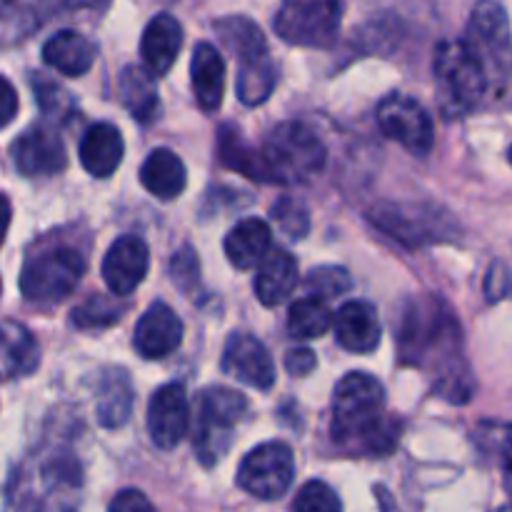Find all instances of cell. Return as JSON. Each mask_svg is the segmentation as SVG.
<instances>
[{"label":"cell","mask_w":512,"mask_h":512,"mask_svg":"<svg viewBox=\"0 0 512 512\" xmlns=\"http://www.w3.org/2000/svg\"><path fill=\"white\" fill-rule=\"evenodd\" d=\"M368 215L370 223L405 245L435 243L448 235V218H440V210H425L423 205L383 203Z\"/></svg>","instance_id":"obj_13"},{"label":"cell","mask_w":512,"mask_h":512,"mask_svg":"<svg viewBox=\"0 0 512 512\" xmlns=\"http://www.w3.org/2000/svg\"><path fill=\"white\" fill-rule=\"evenodd\" d=\"M378 125L385 133V138L395 140V143L403 145L408 153L418 155V158H423V155H428L433 150V118L410 95H388L378 105Z\"/></svg>","instance_id":"obj_12"},{"label":"cell","mask_w":512,"mask_h":512,"mask_svg":"<svg viewBox=\"0 0 512 512\" xmlns=\"http://www.w3.org/2000/svg\"><path fill=\"white\" fill-rule=\"evenodd\" d=\"M130 410H133V388H130V378L125 370H108L103 378L98 393V405L95 413L103 428H120L128 423Z\"/></svg>","instance_id":"obj_29"},{"label":"cell","mask_w":512,"mask_h":512,"mask_svg":"<svg viewBox=\"0 0 512 512\" xmlns=\"http://www.w3.org/2000/svg\"><path fill=\"white\" fill-rule=\"evenodd\" d=\"M85 275V258L75 248L58 245L35 255L25 263L20 275V290L25 300L38 305H53L68 298Z\"/></svg>","instance_id":"obj_9"},{"label":"cell","mask_w":512,"mask_h":512,"mask_svg":"<svg viewBox=\"0 0 512 512\" xmlns=\"http://www.w3.org/2000/svg\"><path fill=\"white\" fill-rule=\"evenodd\" d=\"M333 323L335 315L330 313L328 300L315 298V295L295 300L288 310V330L298 340L320 338V335L328 333Z\"/></svg>","instance_id":"obj_31"},{"label":"cell","mask_w":512,"mask_h":512,"mask_svg":"<svg viewBox=\"0 0 512 512\" xmlns=\"http://www.w3.org/2000/svg\"><path fill=\"white\" fill-rule=\"evenodd\" d=\"M10 218H13V208H10V200L0 193V245H3L5 233L10 228Z\"/></svg>","instance_id":"obj_43"},{"label":"cell","mask_w":512,"mask_h":512,"mask_svg":"<svg viewBox=\"0 0 512 512\" xmlns=\"http://www.w3.org/2000/svg\"><path fill=\"white\" fill-rule=\"evenodd\" d=\"M108 512H155V508L140 490L128 488L115 495Z\"/></svg>","instance_id":"obj_39"},{"label":"cell","mask_w":512,"mask_h":512,"mask_svg":"<svg viewBox=\"0 0 512 512\" xmlns=\"http://www.w3.org/2000/svg\"><path fill=\"white\" fill-rule=\"evenodd\" d=\"M170 275H173L175 285H178L180 290H185V293L198 288L200 263H198V255L193 253L190 245H185V248H180L178 253L173 255V260H170Z\"/></svg>","instance_id":"obj_37"},{"label":"cell","mask_w":512,"mask_h":512,"mask_svg":"<svg viewBox=\"0 0 512 512\" xmlns=\"http://www.w3.org/2000/svg\"><path fill=\"white\" fill-rule=\"evenodd\" d=\"M180 48H183V25L168 13L155 15L140 40V55H143L145 68L153 75H165L173 68Z\"/></svg>","instance_id":"obj_20"},{"label":"cell","mask_w":512,"mask_h":512,"mask_svg":"<svg viewBox=\"0 0 512 512\" xmlns=\"http://www.w3.org/2000/svg\"><path fill=\"white\" fill-rule=\"evenodd\" d=\"M190 430L188 393L180 383L158 388L148 405V433L153 443L163 450H173L183 443Z\"/></svg>","instance_id":"obj_14"},{"label":"cell","mask_w":512,"mask_h":512,"mask_svg":"<svg viewBox=\"0 0 512 512\" xmlns=\"http://www.w3.org/2000/svg\"><path fill=\"white\" fill-rule=\"evenodd\" d=\"M333 440L353 453L390 455L400 425L385 413V388L370 373H348L333 393Z\"/></svg>","instance_id":"obj_1"},{"label":"cell","mask_w":512,"mask_h":512,"mask_svg":"<svg viewBox=\"0 0 512 512\" xmlns=\"http://www.w3.org/2000/svg\"><path fill=\"white\" fill-rule=\"evenodd\" d=\"M398 348L403 363L438 368L440 375L445 373L443 368L448 363L450 373L458 375L455 380L460 388L470 393L468 370L460 360V325L440 300H415L410 305L400 325Z\"/></svg>","instance_id":"obj_2"},{"label":"cell","mask_w":512,"mask_h":512,"mask_svg":"<svg viewBox=\"0 0 512 512\" xmlns=\"http://www.w3.org/2000/svg\"><path fill=\"white\" fill-rule=\"evenodd\" d=\"M343 20V0H285L275 15V33L290 45L330 48Z\"/></svg>","instance_id":"obj_10"},{"label":"cell","mask_w":512,"mask_h":512,"mask_svg":"<svg viewBox=\"0 0 512 512\" xmlns=\"http://www.w3.org/2000/svg\"><path fill=\"white\" fill-rule=\"evenodd\" d=\"M140 180L150 195L160 200H173L185 190L188 170L178 153H173L170 148H158L145 158L143 168H140Z\"/></svg>","instance_id":"obj_26"},{"label":"cell","mask_w":512,"mask_h":512,"mask_svg":"<svg viewBox=\"0 0 512 512\" xmlns=\"http://www.w3.org/2000/svg\"><path fill=\"white\" fill-rule=\"evenodd\" d=\"M315 365H318V358H315L313 350L308 348H293L285 355V370H288L293 378H305V375L313 373Z\"/></svg>","instance_id":"obj_40"},{"label":"cell","mask_w":512,"mask_h":512,"mask_svg":"<svg viewBox=\"0 0 512 512\" xmlns=\"http://www.w3.org/2000/svg\"><path fill=\"white\" fill-rule=\"evenodd\" d=\"M215 30L225 48L240 60L238 98L245 105L265 103L278 83V65L270 58L263 30L245 15H230V18L218 20Z\"/></svg>","instance_id":"obj_4"},{"label":"cell","mask_w":512,"mask_h":512,"mask_svg":"<svg viewBox=\"0 0 512 512\" xmlns=\"http://www.w3.org/2000/svg\"><path fill=\"white\" fill-rule=\"evenodd\" d=\"M493 450L500 458L503 468V485L512 503V425H495L493 428Z\"/></svg>","instance_id":"obj_38"},{"label":"cell","mask_w":512,"mask_h":512,"mask_svg":"<svg viewBox=\"0 0 512 512\" xmlns=\"http://www.w3.org/2000/svg\"><path fill=\"white\" fill-rule=\"evenodd\" d=\"M33 88H35V98H38L43 113L65 115L68 113V108H73V100H70V95L65 93L58 83H53V80L43 78V75H33Z\"/></svg>","instance_id":"obj_36"},{"label":"cell","mask_w":512,"mask_h":512,"mask_svg":"<svg viewBox=\"0 0 512 512\" xmlns=\"http://www.w3.org/2000/svg\"><path fill=\"white\" fill-rule=\"evenodd\" d=\"M273 250V230L265 220L245 218L225 238V255L240 270L258 268Z\"/></svg>","instance_id":"obj_24"},{"label":"cell","mask_w":512,"mask_h":512,"mask_svg":"<svg viewBox=\"0 0 512 512\" xmlns=\"http://www.w3.org/2000/svg\"><path fill=\"white\" fill-rule=\"evenodd\" d=\"M150 268V250L138 235H123L103 258L105 285L115 295H130L145 280Z\"/></svg>","instance_id":"obj_15"},{"label":"cell","mask_w":512,"mask_h":512,"mask_svg":"<svg viewBox=\"0 0 512 512\" xmlns=\"http://www.w3.org/2000/svg\"><path fill=\"white\" fill-rule=\"evenodd\" d=\"M335 338L350 353H373L383 338L378 310L368 300H348L335 315Z\"/></svg>","instance_id":"obj_19"},{"label":"cell","mask_w":512,"mask_h":512,"mask_svg":"<svg viewBox=\"0 0 512 512\" xmlns=\"http://www.w3.org/2000/svg\"><path fill=\"white\" fill-rule=\"evenodd\" d=\"M270 215L275 218V223L280 225V230L288 235H293L295 240L305 238L310 230V215L305 210V205H300L298 200L283 198L273 205Z\"/></svg>","instance_id":"obj_35"},{"label":"cell","mask_w":512,"mask_h":512,"mask_svg":"<svg viewBox=\"0 0 512 512\" xmlns=\"http://www.w3.org/2000/svg\"><path fill=\"white\" fill-rule=\"evenodd\" d=\"M110 0H43V8L48 13H75V10H95L103 13L108 10Z\"/></svg>","instance_id":"obj_41"},{"label":"cell","mask_w":512,"mask_h":512,"mask_svg":"<svg viewBox=\"0 0 512 512\" xmlns=\"http://www.w3.org/2000/svg\"><path fill=\"white\" fill-rule=\"evenodd\" d=\"M218 148L220 160H223L230 170H235V173L245 175V178L250 180H260V183H275L273 175H270L268 163H265V155L248 148L243 135H240V130H235L233 125H225V128L220 130Z\"/></svg>","instance_id":"obj_30"},{"label":"cell","mask_w":512,"mask_h":512,"mask_svg":"<svg viewBox=\"0 0 512 512\" xmlns=\"http://www.w3.org/2000/svg\"><path fill=\"white\" fill-rule=\"evenodd\" d=\"M510 163H512V148H510Z\"/></svg>","instance_id":"obj_44"},{"label":"cell","mask_w":512,"mask_h":512,"mask_svg":"<svg viewBox=\"0 0 512 512\" xmlns=\"http://www.w3.org/2000/svg\"><path fill=\"white\" fill-rule=\"evenodd\" d=\"M435 88L448 118H460L480 105L490 83L463 40H443L435 50Z\"/></svg>","instance_id":"obj_5"},{"label":"cell","mask_w":512,"mask_h":512,"mask_svg":"<svg viewBox=\"0 0 512 512\" xmlns=\"http://www.w3.org/2000/svg\"><path fill=\"white\" fill-rule=\"evenodd\" d=\"M83 488L80 463L65 450L35 453L13 473L8 500L13 512H75Z\"/></svg>","instance_id":"obj_3"},{"label":"cell","mask_w":512,"mask_h":512,"mask_svg":"<svg viewBox=\"0 0 512 512\" xmlns=\"http://www.w3.org/2000/svg\"><path fill=\"white\" fill-rule=\"evenodd\" d=\"M225 373L255 390H270L275 383V363L268 348L253 335H233L223 353Z\"/></svg>","instance_id":"obj_17"},{"label":"cell","mask_w":512,"mask_h":512,"mask_svg":"<svg viewBox=\"0 0 512 512\" xmlns=\"http://www.w3.org/2000/svg\"><path fill=\"white\" fill-rule=\"evenodd\" d=\"M295 478V458L290 445L280 440L258 445L238 468V485L260 500H278L288 493Z\"/></svg>","instance_id":"obj_11"},{"label":"cell","mask_w":512,"mask_h":512,"mask_svg":"<svg viewBox=\"0 0 512 512\" xmlns=\"http://www.w3.org/2000/svg\"><path fill=\"white\" fill-rule=\"evenodd\" d=\"M135 350L148 360H163L183 343V320L170 305L153 303L135 325Z\"/></svg>","instance_id":"obj_16"},{"label":"cell","mask_w":512,"mask_h":512,"mask_svg":"<svg viewBox=\"0 0 512 512\" xmlns=\"http://www.w3.org/2000/svg\"><path fill=\"white\" fill-rule=\"evenodd\" d=\"M353 285L348 270L338 268V265H325V268H315L313 273L305 280V288L310 290V295L323 300H333L345 295Z\"/></svg>","instance_id":"obj_34"},{"label":"cell","mask_w":512,"mask_h":512,"mask_svg":"<svg viewBox=\"0 0 512 512\" xmlns=\"http://www.w3.org/2000/svg\"><path fill=\"white\" fill-rule=\"evenodd\" d=\"M463 43L485 70L490 88H503L512 78V33L503 5L480 0L470 15Z\"/></svg>","instance_id":"obj_8"},{"label":"cell","mask_w":512,"mask_h":512,"mask_svg":"<svg viewBox=\"0 0 512 512\" xmlns=\"http://www.w3.org/2000/svg\"><path fill=\"white\" fill-rule=\"evenodd\" d=\"M123 135L115 125L95 123L80 140V163L93 178H110L123 163Z\"/></svg>","instance_id":"obj_21"},{"label":"cell","mask_w":512,"mask_h":512,"mask_svg":"<svg viewBox=\"0 0 512 512\" xmlns=\"http://www.w3.org/2000/svg\"><path fill=\"white\" fill-rule=\"evenodd\" d=\"M38 363L40 348L33 333L15 320H0V380L25 378Z\"/></svg>","instance_id":"obj_22"},{"label":"cell","mask_w":512,"mask_h":512,"mask_svg":"<svg viewBox=\"0 0 512 512\" xmlns=\"http://www.w3.org/2000/svg\"><path fill=\"white\" fill-rule=\"evenodd\" d=\"M18 113V93L5 78H0V128L10 123Z\"/></svg>","instance_id":"obj_42"},{"label":"cell","mask_w":512,"mask_h":512,"mask_svg":"<svg viewBox=\"0 0 512 512\" xmlns=\"http://www.w3.org/2000/svg\"><path fill=\"white\" fill-rule=\"evenodd\" d=\"M165 3H173V0H165Z\"/></svg>","instance_id":"obj_46"},{"label":"cell","mask_w":512,"mask_h":512,"mask_svg":"<svg viewBox=\"0 0 512 512\" xmlns=\"http://www.w3.org/2000/svg\"><path fill=\"white\" fill-rule=\"evenodd\" d=\"M265 163L275 183H305L325 168V145L298 120L280 123L265 140Z\"/></svg>","instance_id":"obj_7"},{"label":"cell","mask_w":512,"mask_h":512,"mask_svg":"<svg viewBox=\"0 0 512 512\" xmlns=\"http://www.w3.org/2000/svg\"><path fill=\"white\" fill-rule=\"evenodd\" d=\"M190 78H193V93L200 108L208 113L218 110L225 93V60L215 45H195L193 60H190Z\"/></svg>","instance_id":"obj_25"},{"label":"cell","mask_w":512,"mask_h":512,"mask_svg":"<svg viewBox=\"0 0 512 512\" xmlns=\"http://www.w3.org/2000/svg\"><path fill=\"white\" fill-rule=\"evenodd\" d=\"M253 288L265 308L285 303L298 288V263H295L293 255L283 248L270 250L268 258L258 265Z\"/></svg>","instance_id":"obj_23"},{"label":"cell","mask_w":512,"mask_h":512,"mask_svg":"<svg viewBox=\"0 0 512 512\" xmlns=\"http://www.w3.org/2000/svg\"><path fill=\"white\" fill-rule=\"evenodd\" d=\"M120 100L140 123H150L155 113L160 110V95L158 85H155V75L148 68H138V65H128L118 78Z\"/></svg>","instance_id":"obj_28"},{"label":"cell","mask_w":512,"mask_h":512,"mask_svg":"<svg viewBox=\"0 0 512 512\" xmlns=\"http://www.w3.org/2000/svg\"><path fill=\"white\" fill-rule=\"evenodd\" d=\"M13 163L28 178H43L65 170L68 155L58 133L48 128H30L13 143Z\"/></svg>","instance_id":"obj_18"},{"label":"cell","mask_w":512,"mask_h":512,"mask_svg":"<svg viewBox=\"0 0 512 512\" xmlns=\"http://www.w3.org/2000/svg\"><path fill=\"white\" fill-rule=\"evenodd\" d=\"M293 512H343V503L328 483L310 480L295 495Z\"/></svg>","instance_id":"obj_33"},{"label":"cell","mask_w":512,"mask_h":512,"mask_svg":"<svg viewBox=\"0 0 512 512\" xmlns=\"http://www.w3.org/2000/svg\"><path fill=\"white\" fill-rule=\"evenodd\" d=\"M120 315H123V305H118V300L93 295V298L85 300L83 305L73 310V325L83 330L108 328L115 320H120Z\"/></svg>","instance_id":"obj_32"},{"label":"cell","mask_w":512,"mask_h":512,"mask_svg":"<svg viewBox=\"0 0 512 512\" xmlns=\"http://www.w3.org/2000/svg\"><path fill=\"white\" fill-rule=\"evenodd\" d=\"M43 60L68 78L85 75L95 63V45L75 30H60L43 45Z\"/></svg>","instance_id":"obj_27"},{"label":"cell","mask_w":512,"mask_h":512,"mask_svg":"<svg viewBox=\"0 0 512 512\" xmlns=\"http://www.w3.org/2000/svg\"><path fill=\"white\" fill-rule=\"evenodd\" d=\"M500 512H512V508L510 510H500Z\"/></svg>","instance_id":"obj_45"},{"label":"cell","mask_w":512,"mask_h":512,"mask_svg":"<svg viewBox=\"0 0 512 512\" xmlns=\"http://www.w3.org/2000/svg\"><path fill=\"white\" fill-rule=\"evenodd\" d=\"M245 410H248V403H245L243 395L238 390L223 388V385L205 388L198 395L193 445L205 468H213L228 453L230 443H233V430L245 415Z\"/></svg>","instance_id":"obj_6"}]
</instances>
